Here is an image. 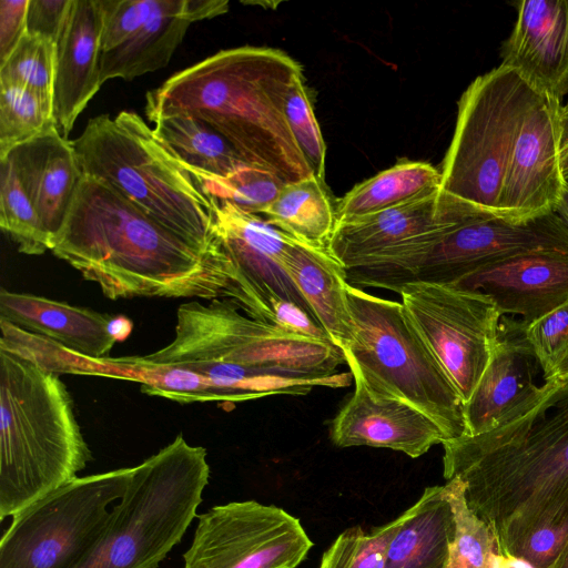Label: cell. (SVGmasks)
<instances>
[{"instance_id":"cell-27","label":"cell","mask_w":568,"mask_h":568,"mask_svg":"<svg viewBox=\"0 0 568 568\" xmlns=\"http://www.w3.org/2000/svg\"><path fill=\"white\" fill-rule=\"evenodd\" d=\"M153 129L195 181L227 179L246 164L231 143L201 119L164 116Z\"/></svg>"},{"instance_id":"cell-15","label":"cell","mask_w":568,"mask_h":568,"mask_svg":"<svg viewBox=\"0 0 568 568\" xmlns=\"http://www.w3.org/2000/svg\"><path fill=\"white\" fill-rule=\"evenodd\" d=\"M207 197L212 204L214 236L240 277L243 313L270 324L267 302L271 297H280L298 304L311 314L283 268L293 239L258 214L242 210L227 200Z\"/></svg>"},{"instance_id":"cell-19","label":"cell","mask_w":568,"mask_h":568,"mask_svg":"<svg viewBox=\"0 0 568 568\" xmlns=\"http://www.w3.org/2000/svg\"><path fill=\"white\" fill-rule=\"evenodd\" d=\"M539 362L526 337V323L504 315L490 359L469 399L464 404L465 435L495 427L536 389Z\"/></svg>"},{"instance_id":"cell-46","label":"cell","mask_w":568,"mask_h":568,"mask_svg":"<svg viewBox=\"0 0 568 568\" xmlns=\"http://www.w3.org/2000/svg\"><path fill=\"white\" fill-rule=\"evenodd\" d=\"M551 568H568V544Z\"/></svg>"},{"instance_id":"cell-36","label":"cell","mask_w":568,"mask_h":568,"mask_svg":"<svg viewBox=\"0 0 568 568\" xmlns=\"http://www.w3.org/2000/svg\"><path fill=\"white\" fill-rule=\"evenodd\" d=\"M195 182L206 196L227 200L258 215L275 200L285 184L272 173L248 164L227 179Z\"/></svg>"},{"instance_id":"cell-34","label":"cell","mask_w":568,"mask_h":568,"mask_svg":"<svg viewBox=\"0 0 568 568\" xmlns=\"http://www.w3.org/2000/svg\"><path fill=\"white\" fill-rule=\"evenodd\" d=\"M55 64L57 43L27 32L0 64V84L27 88L53 103Z\"/></svg>"},{"instance_id":"cell-20","label":"cell","mask_w":568,"mask_h":568,"mask_svg":"<svg viewBox=\"0 0 568 568\" xmlns=\"http://www.w3.org/2000/svg\"><path fill=\"white\" fill-rule=\"evenodd\" d=\"M103 9L101 0H72L57 44L53 116L68 139L75 120L99 91Z\"/></svg>"},{"instance_id":"cell-32","label":"cell","mask_w":568,"mask_h":568,"mask_svg":"<svg viewBox=\"0 0 568 568\" xmlns=\"http://www.w3.org/2000/svg\"><path fill=\"white\" fill-rule=\"evenodd\" d=\"M0 226L21 253L40 255L50 251L49 237L8 154L0 156Z\"/></svg>"},{"instance_id":"cell-11","label":"cell","mask_w":568,"mask_h":568,"mask_svg":"<svg viewBox=\"0 0 568 568\" xmlns=\"http://www.w3.org/2000/svg\"><path fill=\"white\" fill-rule=\"evenodd\" d=\"M398 294L465 404L490 359L503 315L485 295L452 285L409 282Z\"/></svg>"},{"instance_id":"cell-7","label":"cell","mask_w":568,"mask_h":568,"mask_svg":"<svg viewBox=\"0 0 568 568\" xmlns=\"http://www.w3.org/2000/svg\"><path fill=\"white\" fill-rule=\"evenodd\" d=\"M209 476L205 448L178 435L134 467L102 535L74 568H158L195 518Z\"/></svg>"},{"instance_id":"cell-8","label":"cell","mask_w":568,"mask_h":568,"mask_svg":"<svg viewBox=\"0 0 568 568\" xmlns=\"http://www.w3.org/2000/svg\"><path fill=\"white\" fill-rule=\"evenodd\" d=\"M353 339L346 364L375 395L410 404L429 416L446 440L466 434L464 403L403 304L346 284Z\"/></svg>"},{"instance_id":"cell-44","label":"cell","mask_w":568,"mask_h":568,"mask_svg":"<svg viewBox=\"0 0 568 568\" xmlns=\"http://www.w3.org/2000/svg\"><path fill=\"white\" fill-rule=\"evenodd\" d=\"M555 213L568 227V181L564 183L558 203L555 207Z\"/></svg>"},{"instance_id":"cell-41","label":"cell","mask_w":568,"mask_h":568,"mask_svg":"<svg viewBox=\"0 0 568 568\" xmlns=\"http://www.w3.org/2000/svg\"><path fill=\"white\" fill-rule=\"evenodd\" d=\"M267 306L270 324L298 335L332 342L323 327L298 304L280 297H271Z\"/></svg>"},{"instance_id":"cell-30","label":"cell","mask_w":568,"mask_h":568,"mask_svg":"<svg viewBox=\"0 0 568 568\" xmlns=\"http://www.w3.org/2000/svg\"><path fill=\"white\" fill-rule=\"evenodd\" d=\"M568 544V487L500 545L501 555L551 568Z\"/></svg>"},{"instance_id":"cell-2","label":"cell","mask_w":568,"mask_h":568,"mask_svg":"<svg viewBox=\"0 0 568 568\" xmlns=\"http://www.w3.org/2000/svg\"><path fill=\"white\" fill-rule=\"evenodd\" d=\"M301 64L282 50H221L170 77L145 95L151 122L184 114L223 135L242 160L283 183L314 175L286 119V98Z\"/></svg>"},{"instance_id":"cell-42","label":"cell","mask_w":568,"mask_h":568,"mask_svg":"<svg viewBox=\"0 0 568 568\" xmlns=\"http://www.w3.org/2000/svg\"><path fill=\"white\" fill-rule=\"evenodd\" d=\"M29 1H0V64L9 58L28 32Z\"/></svg>"},{"instance_id":"cell-1","label":"cell","mask_w":568,"mask_h":568,"mask_svg":"<svg viewBox=\"0 0 568 568\" xmlns=\"http://www.w3.org/2000/svg\"><path fill=\"white\" fill-rule=\"evenodd\" d=\"M50 251L110 300L243 294L226 253H205L158 223L106 183L83 174Z\"/></svg>"},{"instance_id":"cell-16","label":"cell","mask_w":568,"mask_h":568,"mask_svg":"<svg viewBox=\"0 0 568 568\" xmlns=\"http://www.w3.org/2000/svg\"><path fill=\"white\" fill-rule=\"evenodd\" d=\"M452 286L488 297L526 324L568 302V251L535 250L485 265Z\"/></svg>"},{"instance_id":"cell-13","label":"cell","mask_w":568,"mask_h":568,"mask_svg":"<svg viewBox=\"0 0 568 568\" xmlns=\"http://www.w3.org/2000/svg\"><path fill=\"white\" fill-rule=\"evenodd\" d=\"M561 101L518 84L511 152L500 200L501 219L525 222L555 213L566 182L561 170Z\"/></svg>"},{"instance_id":"cell-24","label":"cell","mask_w":568,"mask_h":568,"mask_svg":"<svg viewBox=\"0 0 568 568\" xmlns=\"http://www.w3.org/2000/svg\"><path fill=\"white\" fill-rule=\"evenodd\" d=\"M283 268L315 321L342 351L353 339L346 297L347 273L327 247L292 241Z\"/></svg>"},{"instance_id":"cell-21","label":"cell","mask_w":568,"mask_h":568,"mask_svg":"<svg viewBox=\"0 0 568 568\" xmlns=\"http://www.w3.org/2000/svg\"><path fill=\"white\" fill-rule=\"evenodd\" d=\"M227 10L224 0H156L154 12L136 33L101 53V84L116 78L132 80L164 68L192 23Z\"/></svg>"},{"instance_id":"cell-45","label":"cell","mask_w":568,"mask_h":568,"mask_svg":"<svg viewBox=\"0 0 568 568\" xmlns=\"http://www.w3.org/2000/svg\"><path fill=\"white\" fill-rule=\"evenodd\" d=\"M495 568H534L527 561L508 555H499L496 558Z\"/></svg>"},{"instance_id":"cell-14","label":"cell","mask_w":568,"mask_h":568,"mask_svg":"<svg viewBox=\"0 0 568 568\" xmlns=\"http://www.w3.org/2000/svg\"><path fill=\"white\" fill-rule=\"evenodd\" d=\"M547 248L568 251V227L556 213L525 222L470 220L439 236L410 282L450 285L485 265Z\"/></svg>"},{"instance_id":"cell-47","label":"cell","mask_w":568,"mask_h":568,"mask_svg":"<svg viewBox=\"0 0 568 568\" xmlns=\"http://www.w3.org/2000/svg\"><path fill=\"white\" fill-rule=\"evenodd\" d=\"M556 378L568 382V362L560 368L559 374Z\"/></svg>"},{"instance_id":"cell-28","label":"cell","mask_w":568,"mask_h":568,"mask_svg":"<svg viewBox=\"0 0 568 568\" xmlns=\"http://www.w3.org/2000/svg\"><path fill=\"white\" fill-rule=\"evenodd\" d=\"M440 171L426 162L400 160L356 184L338 202L336 222L392 209L439 190Z\"/></svg>"},{"instance_id":"cell-4","label":"cell","mask_w":568,"mask_h":568,"mask_svg":"<svg viewBox=\"0 0 568 568\" xmlns=\"http://www.w3.org/2000/svg\"><path fill=\"white\" fill-rule=\"evenodd\" d=\"M242 312L224 298L184 303L178 308L171 343L141 357L207 378L230 403L306 395L315 387L311 378L334 375L346 364L344 352L332 342L287 332Z\"/></svg>"},{"instance_id":"cell-6","label":"cell","mask_w":568,"mask_h":568,"mask_svg":"<svg viewBox=\"0 0 568 568\" xmlns=\"http://www.w3.org/2000/svg\"><path fill=\"white\" fill-rule=\"evenodd\" d=\"M71 142L83 174L106 183L195 248H222L211 201L138 113L94 116Z\"/></svg>"},{"instance_id":"cell-48","label":"cell","mask_w":568,"mask_h":568,"mask_svg":"<svg viewBox=\"0 0 568 568\" xmlns=\"http://www.w3.org/2000/svg\"><path fill=\"white\" fill-rule=\"evenodd\" d=\"M495 562H496V561H495ZM493 568H495V564H494Z\"/></svg>"},{"instance_id":"cell-38","label":"cell","mask_w":568,"mask_h":568,"mask_svg":"<svg viewBox=\"0 0 568 568\" xmlns=\"http://www.w3.org/2000/svg\"><path fill=\"white\" fill-rule=\"evenodd\" d=\"M526 337L539 362L544 381L556 378L568 362V302L526 324Z\"/></svg>"},{"instance_id":"cell-3","label":"cell","mask_w":568,"mask_h":568,"mask_svg":"<svg viewBox=\"0 0 568 568\" xmlns=\"http://www.w3.org/2000/svg\"><path fill=\"white\" fill-rule=\"evenodd\" d=\"M444 477L501 545L568 487V382H545L491 429L443 444Z\"/></svg>"},{"instance_id":"cell-10","label":"cell","mask_w":568,"mask_h":568,"mask_svg":"<svg viewBox=\"0 0 568 568\" xmlns=\"http://www.w3.org/2000/svg\"><path fill=\"white\" fill-rule=\"evenodd\" d=\"M134 467L77 477L12 517L0 568H74L93 548Z\"/></svg>"},{"instance_id":"cell-12","label":"cell","mask_w":568,"mask_h":568,"mask_svg":"<svg viewBox=\"0 0 568 568\" xmlns=\"http://www.w3.org/2000/svg\"><path fill=\"white\" fill-rule=\"evenodd\" d=\"M312 547L300 519L284 509L232 501L199 516L183 568H296Z\"/></svg>"},{"instance_id":"cell-9","label":"cell","mask_w":568,"mask_h":568,"mask_svg":"<svg viewBox=\"0 0 568 568\" xmlns=\"http://www.w3.org/2000/svg\"><path fill=\"white\" fill-rule=\"evenodd\" d=\"M520 75L498 65L477 77L458 101L442 164L438 200L459 222L501 219Z\"/></svg>"},{"instance_id":"cell-37","label":"cell","mask_w":568,"mask_h":568,"mask_svg":"<svg viewBox=\"0 0 568 568\" xmlns=\"http://www.w3.org/2000/svg\"><path fill=\"white\" fill-rule=\"evenodd\" d=\"M290 129L314 175L325 184L326 145L315 118L304 75L292 84L285 104Z\"/></svg>"},{"instance_id":"cell-5","label":"cell","mask_w":568,"mask_h":568,"mask_svg":"<svg viewBox=\"0 0 568 568\" xmlns=\"http://www.w3.org/2000/svg\"><path fill=\"white\" fill-rule=\"evenodd\" d=\"M90 460L58 374L0 348V520L77 478Z\"/></svg>"},{"instance_id":"cell-31","label":"cell","mask_w":568,"mask_h":568,"mask_svg":"<svg viewBox=\"0 0 568 568\" xmlns=\"http://www.w3.org/2000/svg\"><path fill=\"white\" fill-rule=\"evenodd\" d=\"M444 487L455 517V536L445 568H493L501 555L495 529L469 508L459 479L447 480Z\"/></svg>"},{"instance_id":"cell-43","label":"cell","mask_w":568,"mask_h":568,"mask_svg":"<svg viewBox=\"0 0 568 568\" xmlns=\"http://www.w3.org/2000/svg\"><path fill=\"white\" fill-rule=\"evenodd\" d=\"M561 123V170L565 180L568 181V102L562 105Z\"/></svg>"},{"instance_id":"cell-33","label":"cell","mask_w":568,"mask_h":568,"mask_svg":"<svg viewBox=\"0 0 568 568\" xmlns=\"http://www.w3.org/2000/svg\"><path fill=\"white\" fill-rule=\"evenodd\" d=\"M57 128L53 103L16 84H0V156Z\"/></svg>"},{"instance_id":"cell-35","label":"cell","mask_w":568,"mask_h":568,"mask_svg":"<svg viewBox=\"0 0 568 568\" xmlns=\"http://www.w3.org/2000/svg\"><path fill=\"white\" fill-rule=\"evenodd\" d=\"M396 520L366 532L354 526L341 532L323 554L320 568H385Z\"/></svg>"},{"instance_id":"cell-39","label":"cell","mask_w":568,"mask_h":568,"mask_svg":"<svg viewBox=\"0 0 568 568\" xmlns=\"http://www.w3.org/2000/svg\"><path fill=\"white\" fill-rule=\"evenodd\" d=\"M102 52L110 51L136 33L150 19L156 0H101Z\"/></svg>"},{"instance_id":"cell-22","label":"cell","mask_w":568,"mask_h":568,"mask_svg":"<svg viewBox=\"0 0 568 568\" xmlns=\"http://www.w3.org/2000/svg\"><path fill=\"white\" fill-rule=\"evenodd\" d=\"M6 154L12 159L51 243L83 175L72 142L53 128Z\"/></svg>"},{"instance_id":"cell-17","label":"cell","mask_w":568,"mask_h":568,"mask_svg":"<svg viewBox=\"0 0 568 568\" xmlns=\"http://www.w3.org/2000/svg\"><path fill=\"white\" fill-rule=\"evenodd\" d=\"M353 381L352 396L332 422L331 439L337 447L389 448L417 458L446 440L438 425L418 408L373 394L357 375Z\"/></svg>"},{"instance_id":"cell-18","label":"cell","mask_w":568,"mask_h":568,"mask_svg":"<svg viewBox=\"0 0 568 568\" xmlns=\"http://www.w3.org/2000/svg\"><path fill=\"white\" fill-rule=\"evenodd\" d=\"M501 65L559 101L568 94V0H521Z\"/></svg>"},{"instance_id":"cell-29","label":"cell","mask_w":568,"mask_h":568,"mask_svg":"<svg viewBox=\"0 0 568 568\" xmlns=\"http://www.w3.org/2000/svg\"><path fill=\"white\" fill-rule=\"evenodd\" d=\"M294 240L327 247L336 217L325 184L315 175L284 184L261 214Z\"/></svg>"},{"instance_id":"cell-40","label":"cell","mask_w":568,"mask_h":568,"mask_svg":"<svg viewBox=\"0 0 568 568\" xmlns=\"http://www.w3.org/2000/svg\"><path fill=\"white\" fill-rule=\"evenodd\" d=\"M71 6L72 0H30L28 33L40 36L58 44Z\"/></svg>"},{"instance_id":"cell-26","label":"cell","mask_w":568,"mask_h":568,"mask_svg":"<svg viewBox=\"0 0 568 568\" xmlns=\"http://www.w3.org/2000/svg\"><path fill=\"white\" fill-rule=\"evenodd\" d=\"M62 366L65 374L136 382L144 394L179 403H229L226 395L207 378L179 366L150 363L141 356L95 358L70 351Z\"/></svg>"},{"instance_id":"cell-23","label":"cell","mask_w":568,"mask_h":568,"mask_svg":"<svg viewBox=\"0 0 568 568\" xmlns=\"http://www.w3.org/2000/svg\"><path fill=\"white\" fill-rule=\"evenodd\" d=\"M114 316L29 293L0 291V320L89 357H106Z\"/></svg>"},{"instance_id":"cell-25","label":"cell","mask_w":568,"mask_h":568,"mask_svg":"<svg viewBox=\"0 0 568 568\" xmlns=\"http://www.w3.org/2000/svg\"><path fill=\"white\" fill-rule=\"evenodd\" d=\"M396 520L385 568H445L455 536V517L445 487H426Z\"/></svg>"}]
</instances>
